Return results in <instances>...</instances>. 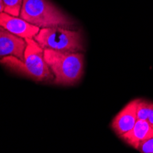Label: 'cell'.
Returning <instances> with one entry per match:
<instances>
[{
    "label": "cell",
    "mask_w": 153,
    "mask_h": 153,
    "mask_svg": "<svg viewBox=\"0 0 153 153\" xmlns=\"http://www.w3.org/2000/svg\"><path fill=\"white\" fill-rule=\"evenodd\" d=\"M25 40L27 45L23 61L14 56H7L0 60V62L14 72L36 81L43 82L54 79V75L44 59V50L34 39L27 38Z\"/></svg>",
    "instance_id": "1"
},
{
    "label": "cell",
    "mask_w": 153,
    "mask_h": 153,
    "mask_svg": "<svg viewBox=\"0 0 153 153\" xmlns=\"http://www.w3.org/2000/svg\"><path fill=\"white\" fill-rule=\"evenodd\" d=\"M19 17L39 29L75 27L74 21L49 0H23Z\"/></svg>",
    "instance_id": "2"
},
{
    "label": "cell",
    "mask_w": 153,
    "mask_h": 153,
    "mask_svg": "<svg viewBox=\"0 0 153 153\" xmlns=\"http://www.w3.org/2000/svg\"><path fill=\"white\" fill-rule=\"evenodd\" d=\"M44 59L54 75V83L73 85L83 74L85 59L81 52L44 50Z\"/></svg>",
    "instance_id": "3"
},
{
    "label": "cell",
    "mask_w": 153,
    "mask_h": 153,
    "mask_svg": "<svg viewBox=\"0 0 153 153\" xmlns=\"http://www.w3.org/2000/svg\"><path fill=\"white\" fill-rule=\"evenodd\" d=\"M34 39L43 50L80 52L83 51L82 33L64 27H43Z\"/></svg>",
    "instance_id": "4"
},
{
    "label": "cell",
    "mask_w": 153,
    "mask_h": 153,
    "mask_svg": "<svg viewBox=\"0 0 153 153\" xmlns=\"http://www.w3.org/2000/svg\"><path fill=\"white\" fill-rule=\"evenodd\" d=\"M0 26L23 39H34L40 30L39 27L29 23L23 19L12 16L6 12L0 13Z\"/></svg>",
    "instance_id": "5"
},
{
    "label": "cell",
    "mask_w": 153,
    "mask_h": 153,
    "mask_svg": "<svg viewBox=\"0 0 153 153\" xmlns=\"http://www.w3.org/2000/svg\"><path fill=\"white\" fill-rule=\"evenodd\" d=\"M26 40L0 26V58L14 56L21 61L24 60Z\"/></svg>",
    "instance_id": "6"
},
{
    "label": "cell",
    "mask_w": 153,
    "mask_h": 153,
    "mask_svg": "<svg viewBox=\"0 0 153 153\" xmlns=\"http://www.w3.org/2000/svg\"><path fill=\"white\" fill-rule=\"evenodd\" d=\"M138 99H135L129 102L120 112L114 117L111 127L115 133L120 137L126 132L129 131L136 124L137 117V105Z\"/></svg>",
    "instance_id": "7"
},
{
    "label": "cell",
    "mask_w": 153,
    "mask_h": 153,
    "mask_svg": "<svg viewBox=\"0 0 153 153\" xmlns=\"http://www.w3.org/2000/svg\"><path fill=\"white\" fill-rule=\"evenodd\" d=\"M153 137V128L149 124L147 120L137 119L134 127L128 132L120 136L122 140L131 146L132 148L137 149L140 145Z\"/></svg>",
    "instance_id": "8"
},
{
    "label": "cell",
    "mask_w": 153,
    "mask_h": 153,
    "mask_svg": "<svg viewBox=\"0 0 153 153\" xmlns=\"http://www.w3.org/2000/svg\"><path fill=\"white\" fill-rule=\"evenodd\" d=\"M23 0H4V12L12 16L19 17Z\"/></svg>",
    "instance_id": "9"
},
{
    "label": "cell",
    "mask_w": 153,
    "mask_h": 153,
    "mask_svg": "<svg viewBox=\"0 0 153 153\" xmlns=\"http://www.w3.org/2000/svg\"><path fill=\"white\" fill-rule=\"evenodd\" d=\"M151 102L143 100V99H138L137 105V117L140 120H147L149 110L151 107Z\"/></svg>",
    "instance_id": "10"
},
{
    "label": "cell",
    "mask_w": 153,
    "mask_h": 153,
    "mask_svg": "<svg viewBox=\"0 0 153 153\" xmlns=\"http://www.w3.org/2000/svg\"><path fill=\"white\" fill-rule=\"evenodd\" d=\"M137 150L141 153H153V137L143 141L138 147Z\"/></svg>",
    "instance_id": "11"
},
{
    "label": "cell",
    "mask_w": 153,
    "mask_h": 153,
    "mask_svg": "<svg viewBox=\"0 0 153 153\" xmlns=\"http://www.w3.org/2000/svg\"><path fill=\"white\" fill-rule=\"evenodd\" d=\"M147 121L149 122V124L150 125V126L153 128V103L151 104V107H150V110H149V114Z\"/></svg>",
    "instance_id": "12"
},
{
    "label": "cell",
    "mask_w": 153,
    "mask_h": 153,
    "mask_svg": "<svg viewBox=\"0 0 153 153\" xmlns=\"http://www.w3.org/2000/svg\"><path fill=\"white\" fill-rule=\"evenodd\" d=\"M4 12V0H0V13Z\"/></svg>",
    "instance_id": "13"
}]
</instances>
